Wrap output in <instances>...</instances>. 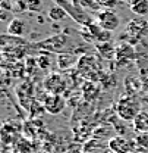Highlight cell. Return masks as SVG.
<instances>
[{"mask_svg": "<svg viewBox=\"0 0 148 153\" xmlns=\"http://www.w3.org/2000/svg\"><path fill=\"white\" fill-rule=\"evenodd\" d=\"M116 112L119 115V118H122L125 121H133L136 118V115L141 112L139 102L129 94L123 96L116 103Z\"/></svg>", "mask_w": 148, "mask_h": 153, "instance_id": "cell-1", "label": "cell"}, {"mask_svg": "<svg viewBox=\"0 0 148 153\" xmlns=\"http://www.w3.org/2000/svg\"><path fill=\"white\" fill-rule=\"evenodd\" d=\"M135 3H138V0H128V4L129 6H133Z\"/></svg>", "mask_w": 148, "mask_h": 153, "instance_id": "cell-19", "label": "cell"}, {"mask_svg": "<svg viewBox=\"0 0 148 153\" xmlns=\"http://www.w3.org/2000/svg\"><path fill=\"white\" fill-rule=\"evenodd\" d=\"M97 3L100 6H103L104 9H113L119 3V0H97Z\"/></svg>", "mask_w": 148, "mask_h": 153, "instance_id": "cell-16", "label": "cell"}, {"mask_svg": "<svg viewBox=\"0 0 148 153\" xmlns=\"http://www.w3.org/2000/svg\"><path fill=\"white\" fill-rule=\"evenodd\" d=\"M122 1H128V0H122Z\"/></svg>", "mask_w": 148, "mask_h": 153, "instance_id": "cell-20", "label": "cell"}, {"mask_svg": "<svg viewBox=\"0 0 148 153\" xmlns=\"http://www.w3.org/2000/svg\"><path fill=\"white\" fill-rule=\"evenodd\" d=\"M98 19V24L103 30H107V31H116L120 25V18L119 15L113 10V9H103L98 12L97 15Z\"/></svg>", "mask_w": 148, "mask_h": 153, "instance_id": "cell-5", "label": "cell"}, {"mask_svg": "<svg viewBox=\"0 0 148 153\" xmlns=\"http://www.w3.org/2000/svg\"><path fill=\"white\" fill-rule=\"evenodd\" d=\"M97 43H109L111 41V31H107V30H101L98 33V36L95 37Z\"/></svg>", "mask_w": 148, "mask_h": 153, "instance_id": "cell-14", "label": "cell"}, {"mask_svg": "<svg viewBox=\"0 0 148 153\" xmlns=\"http://www.w3.org/2000/svg\"><path fill=\"white\" fill-rule=\"evenodd\" d=\"M27 1H28V7H29V9H32V6H31V1H29V0H27ZM32 1H34V10H35V9H40V6H41V1H40V0H32Z\"/></svg>", "mask_w": 148, "mask_h": 153, "instance_id": "cell-18", "label": "cell"}, {"mask_svg": "<svg viewBox=\"0 0 148 153\" xmlns=\"http://www.w3.org/2000/svg\"><path fill=\"white\" fill-rule=\"evenodd\" d=\"M136 141H138V144H141V146H144V147H148V133L139 134V135L136 137Z\"/></svg>", "mask_w": 148, "mask_h": 153, "instance_id": "cell-17", "label": "cell"}, {"mask_svg": "<svg viewBox=\"0 0 148 153\" xmlns=\"http://www.w3.org/2000/svg\"><path fill=\"white\" fill-rule=\"evenodd\" d=\"M133 128L139 134L148 133V111H141L133 119Z\"/></svg>", "mask_w": 148, "mask_h": 153, "instance_id": "cell-9", "label": "cell"}, {"mask_svg": "<svg viewBox=\"0 0 148 153\" xmlns=\"http://www.w3.org/2000/svg\"><path fill=\"white\" fill-rule=\"evenodd\" d=\"M97 50L100 53V56L104 59H113L116 57V47L111 44V41L109 43H97Z\"/></svg>", "mask_w": 148, "mask_h": 153, "instance_id": "cell-10", "label": "cell"}, {"mask_svg": "<svg viewBox=\"0 0 148 153\" xmlns=\"http://www.w3.org/2000/svg\"><path fill=\"white\" fill-rule=\"evenodd\" d=\"M66 10L63 9V7H60V6H53L50 10H49V16H50V19L52 21H54V22H57V21H60V19L66 18Z\"/></svg>", "mask_w": 148, "mask_h": 153, "instance_id": "cell-13", "label": "cell"}, {"mask_svg": "<svg viewBox=\"0 0 148 153\" xmlns=\"http://www.w3.org/2000/svg\"><path fill=\"white\" fill-rule=\"evenodd\" d=\"M7 33L10 36H15V37L22 36L25 33V24H24V21H21L18 18H13L9 22V25H7Z\"/></svg>", "mask_w": 148, "mask_h": 153, "instance_id": "cell-11", "label": "cell"}, {"mask_svg": "<svg viewBox=\"0 0 148 153\" xmlns=\"http://www.w3.org/2000/svg\"><path fill=\"white\" fill-rule=\"evenodd\" d=\"M54 1L57 3V6L63 7V9L66 10V13L71 15L76 22L85 24V25H90V24L93 22V19L90 18V15H88L81 6H76L74 3H68L66 0H54Z\"/></svg>", "mask_w": 148, "mask_h": 153, "instance_id": "cell-2", "label": "cell"}, {"mask_svg": "<svg viewBox=\"0 0 148 153\" xmlns=\"http://www.w3.org/2000/svg\"><path fill=\"white\" fill-rule=\"evenodd\" d=\"M66 106L65 99L60 94H47L44 97V103L43 108L52 115H59Z\"/></svg>", "mask_w": 148, "mask_h": 153, "instance_id": "cell-6", "label": "cell"}, {"mask_svg": "<svg viewBox=\"0 0 148 153\" xmlns=\"http://www.w3.org/2000/svg\"><path fill=\"white\" fill-rule=\"evenodd\" d=\"M147 21H148V19H147Z\"/></svg>", "mask_w": 148, "mask_h": 153, "instance_id": "cell-21", "label": "cell"}, {"mask_svg": "<svg viewBox=\"0 0 148 153\" xmlns=\"http://www.w3.org/2000/svg\"><path fill=\"white\" fill-rule=\"evenodd\" d=\"M43 85H44V88H46V91L49 94H62L66 90V81H65V78L60 75V74H57V72L49 74V75L44 78Z\"/></svg>", "mask_w": 148, "mask_h": 153, "instance_id": "cell-4", "label": "cell"}, {"mask_svg": "<svg viewBox=\"0 0 148 153\" xmlns=\"http://www.w3.org/2000/svg\"><path fill=\"white\" fill-rule=\"evenodd\" d=\"M130 10L136 16L144 18L148 13V0H138V3H135L133 6H130Z\"/></svg>", "mask_w": 148, "mask_h": 153, "instance_id": "cell-12", "label": "cell"}, {"mask_svg": "<svg viewBox=\"0 0 148 153\" xmlns=\"http://www.w3.org/2000/svg\"><path fill=\"white\" fill-rule=\"evenodd\" d=\"M133 59H135V50L129 43L122 44L119 49H116V60L120 66H125V65L130 63V60H133Z\"/></svg>", "mask_w": 148, "mask_h": 153, "instance_id": "cell-7", "label": "cell"}, {"mask_svg": "<svg viewBox=\"0 0 148 153\" xmlns=\"http://www.w3.org/2000/svg\"><path fill=\"white\" fill-rule=\"evenodd\" d=\"M109 146H110L111 150L116 153H128L130 149L129 141L125 140L123 137H114V138H111Z\"/></svg>", "mask_w": 148, "mask_h": 153, "instance_id": "cell-8", "label": "cell"}, {"mask_svg": "<svg viewBox=\"0 0 148 153\" xmlns=\"http://www.w3.org/2000/svg\"><path fill=\"white\" fill-rule=\"evenodd\" d=\"M57 62H59V66L60 68H68L74 62V57L69 56V55H60L59 59H57Z\"/></svg>", "mask_w": 148, "mask_h": 153, "instance_id": "cell-15", "label": "cell"}, {"mask_svg": "<svg viewBox=\"0 0 148 153\" xmlns=\"http://www.w3.org/2000/svg\"><path fill=\"white\" fill-rule=\"evenodd\" d=\"M148 31V21H144L141 16L129 21L128 25V33H129V44H135L138 43L142 37H145Z\"/></svg>", "mask_w": 148, "mask_h": 153, "instance_id": "cell-3", "label": "cell"}]
</instances>
